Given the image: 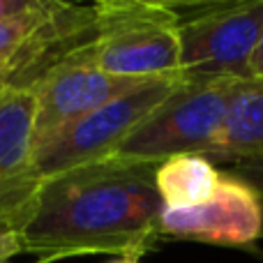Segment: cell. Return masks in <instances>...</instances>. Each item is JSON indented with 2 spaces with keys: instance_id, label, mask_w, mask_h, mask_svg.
<instances>
[{
  "instance_id": "obj_4",
  "label": "cell",
  "mask_w": 263,
  "mask_h": 263,
  "mask_svg": "<svg viewBox=\"0 0 263 263\" xmlns=\"http://www.w3.org/2000/svg\"><path fill=\"white\" fill-rule=\"evenodd\" d=\"M236 81H178L171 95L134 129V134L109 159L153 164L180 155H208Z\"/></svg>"
},
{
  "instance_id": "obj_6",
  "label": "cell",
  "mask_w": 263,
  "mask_h": 263,
  "mask_svg": "<svg viewBox=\"0 0 263 263\" xmlns=\"http://www.w3.org/2000/svg\"><path fill=\"white\" fill-rule=\"evenodd\" d=\"M35 95L30 88H0V259L21 254V233L42 180L35 171Z\"/></svg>"
},
{
  "instance_id": "obj_3",
  "label": "cell",
  "mask_w": 263,
  "mask_h": 263,
  "mask_svg": "<svg viewBox=\"0 0 263 263\" xmlns=\"http://www.w3.org/2000/svg\"><path fill=\"white\" fill-rule=\"evenodd\" d=\"M178 14L182 81H245L263 28V0L171 5Z\"/></svg>"
},
{
  "instance_id": "obj_14",
  "label": "cell",
  "mask_w": 263,
  "mask_h": 263,
  "mask_svg": "<svg viewBox=\"0 0 263 263\" xmlns=\"http://www.w3.org/2000/svg\"><path fill=\"white\" fill-rule=\"evenodd\" d=\"M14 74V67L7 63H0V88L5 86V83H9V79H12Z\"/></svg>"
},
{
  "instance_id": "obj_16",
  "label": "cell",
  "mask_w": 263,
  "mask_h": 263,
  "mask_svg": "<svg viewBox=\"0 0 263 263\" xmlns=\"http://www.w3.org/2000/svg\"><path fill=\"white\" fill-rule=\"evenodd\" d=\"M109 263H139V261H136V259H114Z\"/></svg>"
},
{
  "instance_id": "obj_5",
  "label": "cell",
  "mask_w": 263,
  "mask_h": 263,
  "mask_svg": "<svg viewBox=\"0 0 263 263\" xmlns=\"http://www.w3.org/2000/svg\"><path fill=\"white\" fill-rule=\"evenodd\" d=\"M180 79H153L134 90L111 100L109 104L67 125L55 136L37 145L35 171L40 180L109 159L134 129L171 95Z\"/></svg>"
},
{
  "instance_id": "obj_15",
  "label": "cell",
  "mask_w": 263,
  "mask_h": 263,
  "mask_svg": "<svg viewBox=\"0 0 263 263\" xmlns=\"http://www.w3.org/2000/svg\"><path fill=\"white\" fill-rule=\"evenodd\" d=\"M0 263H12V261H7V259H0ZM35 263H53L51 259H44V256H42V259H37Z\"/></svg>"
},
{
  "instance_id": "obj_8",
  "label": "cell",
  "mask_w": 263,
  "mask_h": 263,
  "mask_svg": "<svg viewBox=\"0 0 263 263\" xmlns=\"http://www.w3.org/2000/svg\"><path fill=\"white\" fill-rule=\"evenodd\" d=\"M153 81V79H150ZM143 79L111 77L77 63H55L30 83L35 95L37 145L111 100L143 86ZM37 150V148H35Z\"/></svg>"
},
{
  "instance_id": "obj_2",
  "label": "cell",
  "mask_w": 263,
  "mask_h": 263,
  "mask_svg": "<svg viewBox=\"0 0 263 263\" xmlns=\"http://www.w3.org/2000/svg\"><path fill=\"white\" fill-rule=\"evenodd\" d=\"M58 63L123 79H180L178 14L171 3H97L86 37Z\"/></svg>"
},
{
  "instance_id": "obj_13",
  "label": "cell",
  "mask_w": 263,
  "mask_h": 263,
  "mask_svg": "<svg viewBox=\"0 0 263 263\" xmlns=\"http://www.w3.org/2000/svg\"><path fill=\"white\" fill-rule=\"evenodd\" d=\"M32 0H0V21L7 16H14V14L23 12V9L30 5Z\"/></svg>"
},
{
  "instance_id": "obj_9",
  "label": "cell",
  "mask_w": 263,
  "mask_h": 263,
  "mask_svg": "<svg viewBox=\"0 0 263 263\" xmlns=\"http://www.w3.org/2000/svg\"><path fill=\"white\" fill-rule=\"evenodd\" d=\"M263 155V81L233 83L224 123L205 157L210 162H240Z\"/></svg>"
},
{
  "instance_id": "obj_11",
  "label": "cell",
  "mask_w": 263,
  "mask_h": 263,
  "mask_svg": "<svg viewBox=\"0 0 263 263\" xmlns=\"http://www.w3.org/2000/svg\"><path fill=\"white\" fill-rule=\"evenodd\" d=\"M229 173H231L233 178H238V180H242L245 185H250L263 199V155L261 157H250V159L233 162Z\"/></svg>"
},
{
  "instance_id": "obj_1",
  "label": "cell",
  "mask_w": 263,
  "mask_h": 263,
  "mask_svg": "<svg viewBox=\"0 0 263 263\" xmlns=\"http://www.w3.org/2000/svg\"><path fill=\"white\" fill-rule=\"evenodd\" d=\"M155 171L153 164L102 159L42 180L21 252L51 261L81 254L139 261L162 238Z\"/></svg>"
},
{
  "instance_id": "obj_12",
  "label": "cell",
  "mask_w": 263,
  "mask_h": 263,
  "mask_svg": "<svg viewBox=\"0 0 263 263\" xmlns=\"http://www.w3.org/2000/svg\"><path fill=\"white\" fill-rule=\"evenodd\" d=\"M250 79L263 81V28H261L259 42L254 46V53H252V60H250Z\"/></svg>"
},
{
  "instance_id": "obj_10",
  "label": "cell",
  "mask_w": 263,
  "mask_h": 263,
  "mask_svg": "<svg viewBox=\"0 0 263 263\" xmlns=\"http://www.w3.org/2000/svg\"><path fill=\"white\" fill-rule=\"evenodd\" d=\"M222 182V171L203 155H180L162 162L155 171L164 210H187L213 199Z\"/></svg>"
},
{
  "instance_id": "obj_7",
  "label": "cell",
  "mask_w": 263,
  "mask_h": 263,
  "mask_svg": "<svg viewBox=\"0 0 263 263\" xmlns=\"http://www.w3.org/2000/svg\"><path fill=\"white\" fill-rule=\"evenodd\" d=\"M263 233V199L233 178L222 173L213 199L187 210H162L159 236L205 242L219 247H252Z\"/></svg>"
}]
</instances>
